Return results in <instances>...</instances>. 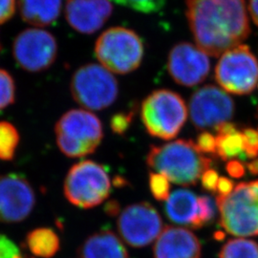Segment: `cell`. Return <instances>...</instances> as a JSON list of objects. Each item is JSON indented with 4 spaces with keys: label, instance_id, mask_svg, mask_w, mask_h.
Returning a JSON list of instances; mask_svg holds the SVG:
<instances>
[{
    "label": "cell",
    "instance_id": "d6986e66",
    "mask_svg": "<svg viewBox=\"0 0 258 258\" xmlns=\"http://www.w3.org/2000/svg\"><path fill=\"white\" fill-rule=\"evenodd\" d=\"M62 0H19L20 17L28 24L45 27L58 19Z\"/></svg>",
    "mask_w": 258,
    "mask_h": 258
},
{
    "label": "cell",
    "instance_id": "9a60e30c",
    "mask_svg": "<svg viewBox=\"0 0 258 258\" xmlns=\"http://www.w3.org/2000/svg\"><path fill=\"white\" fill-rule=\"evenodd\" d=\"M113 13L110 0H67L65 18L75 31L92 35L106 23Z\"/></svg>",
    "mask_w": 258,
    "mask_h": 258
},
{
    "label": "cell",
    "instance_id": "7c38bea8",
    "mask_svg": "<svg viewBox=\"0 0 258 258\" xmlns=\"http://www.w3.org/2000/svg\"><path fill=\"white\" fill-rule=\"evenodd\" d=\"M233 114L232 99L214 85H206L197 89L190 98V120L197 129H215L231 120Z\"/></svg>",
    "mask_w": 258,
    "mask_h": 258
},
{
    "label": "cell",
    "instance_id": "e0dca14e",
    "mask_svg": "<svg viewBox=\"0 0 258 258\" xmlns=\"http://www.w3.org/2000/svg\"><path fill=\"white\" fill-rule=\"evenodd\" d=\"M78 254L80 258H129L122 240L108 230L88 236L79 248Z\"/></svg>",
    "mask_w": 258,
    "mask_h": 258
},
{
    "label": "cell",
    "instance_id": "d590c367",
    "mask_svg": "<svg viewBox=\"0 0 258 258\" xmlns=\"http://www.w3.org/2000/svg\"><path fill=\"white\" fill-rule=\"evenodd\" d=\"M249 10L251 19L258 27V0H249Z\"/></svg>",
    "mask_w": 258,
    "mask_h": 258
},
{
    "label": "cell",
    "instance_id": "8992f818",
    "mask_svg": "<svg viewBox=\"0 0 258 258\" xmlns=\"http://www.w3.org/2000/svg\"><path fill=\"white\" fill-rule=\"evenodd\" d=\"M220 225L231 235H258V180L243 182L227 196L216 197Z\"/></svg>",
    "mask_w": 258,
    "mask_h": 258
},
{
    "label": "cell",
    "instance_id": "f546056e",
    "mask_svg": "<svg viewBox=\"0 0 258 258\" xmlns=\"http://www.w3.org/2000/svg\"><path fill=\"white\" fill-rule=\"evenodd\" d=\"M0 258H25V254L13 240L0 233Z\"/></svg>",
    "mask_w": 258,
    "mask_h": 258
},
{
    "label": "cell",
    "instance_id": "4fadbf2b",
    "mask_svg": "<svg viewBox=\"0 0 258 258\" xmlns=\"http://www.w3.org/2000/svg\"><path fill=\"white\" fill-rule=\"evenodd\" d=\"M37 203L33 185L16 173L0 175V223H19L33 212Z\"/></svg>",
    "mask_w": 258,
    "mask_h": 258
},
{
    "label": "cell",
    "instance_id": "83f0119b",
    "mask_svg": "<svg viewBox=\"0 0 258 258\" xmlns=\"http://www.w3.org/2000/svg\"><path fill=\"white\" fill-rule=\"evenodd\" d=\"M135 110L122 111L112 116L110 120L111 130L116 135H123L127 132L132 120L134 118Z\"/></svg>",
    "mask_w": 258,
    "mask_h": 258
},
{
    "label": "cell",
    "instance_id": "8fae6325",
    "mask_svg": "<svg viewBox=\"0 0 258 258\" xmlns=\"http://www.w3.org/2000/svg\"><path fill=\"white\" fill-rule=\"evenodd\" d=\"M120 237L132 248L147 247L163 231V220L156 209L148 202L125 207L117 220Z\"/></svg>",
    "mask_w": 258,
    "mask_h": 258
},
{
    "label": "cell",
    "instance_id": "8d00e7d4",
    "mask_svg": "<svg viewBox=\"0 0 258 258\" xmlns=\"http://www.w3.org/2000/svg\"><path fill=\"white\" fill-rule=\"evenodd\" d=\"M120 206L117 202H109L106 206V212L110 215H117L120 212Z\"/></svg>",
    "mask_w": 258,
    "mask_h": 258
},
{
    "label": "cell",
    "instance_id": "e575fe53",
    "mask_svg": "<svg viewBox=\"0 0 258 258\" xmlns=\"http://www.w3.org/2000/svg\"><path fill=\"white\" fill-rule=\"evenodd\" d=\"M234 186H235L234 182L232 180L227 177H220L217 184V188H216V191L218 194L217 196L229 195L233 190Z\"/></svg>",
    "mask_w": 258,
    "mask_h": 258
},
{
    "label": "cell",
    "instance_id": "7a4b0ae2",
    "mask_svg": "<svg viewBox=\"0 0 258 258\" xmlns=\"http://www.w3.org/2000/svg\"><path fill=\"white\" fill-rule=\"evenodd\" d=\"M146 162L148 167L176 184L194 185L211 168L212 160L204 156L191 140H176L164 145H152Z\"/></svg>",
    "mask_w": 258,
    "mask_h": 258
},
{
    "label": "cell",
    "instance_id": "f35d334b",
    "mask_svg": "<svg viewBox=\"0 0 258 258\" xmlns=\"http://www.w3.org/2000/svg\"><path fill=\"white\" fill-rule=\"evenodd\" d=\"M25 258H34V257H32V256H29V255H25Z\"/></svg>",
    "mask_w": 258,
    "mask_h": 258
},
{
    "label": "cell",
    "instance_id": "ac0fdd59",
    "mask_svg": "<svg viewBox=\"0 0 258 258\" xmlns=\"http://www.w3.org/2000/svg\"><path fill=\"white\" fill-rule=\"evenodd\" d=\"M167 218L177 225L198 230L199 202L191 190L180 188L169 194L165 206Z\"/></svg>",
    "mask_w": 258,
    "mask_h": 258
},
{
    "label": "cell",
    "instance_id": "74e56055",
    "mask_svg": "<svg viewBox=\"0 0 258 258\" xmlns=\"http://www.w3.org/2000/svg\"><path fill=\"white\" fill-rule=\"evenodd\" d=\"M246 167L248 168L249 173L252 175H258V158L253 159L251 162L248 163L246 165Z\"/></svg>",
    "mask_w": 258,
    "mask_h": 258
},
{
    "label": "cell",
    "instance_id": "2e32d148",
    "mask_svg": "<svg viewBox=\"0 0 258 258\" xmlns=\"http://www.w3.org/2000/svg\"><path fill=\"white\" fill-rule=\"evenodd\" d=\"M202 247L194 232L184 228L167 226L153 247L154 258H201Z\"/></svg>",
    "mask_w": 258,
    "mask_h": 258
},
{
    "label": "cell",
    "instance_id": "603a6c76",
    "mask_svg": "<svg viewBox=\"0 0 258 258\" xmlns=\"http://www.w3.org/2000/svg\"><path fill=\"white\" fill-rule=\"evenodd\" d=\"M219 258H258V244L243 238L230 240L223 246Z\"/></svg>",
    "mask_w": 258,
    "mask_h": 258
},
{
    "label": "cell",
    "instance_id": "4316f807",
    "mask_svg": "<svg viewBox=\"0 0 258 258\" xmlns=\"http://www.w3.org/2000/svg\"><path fill=\"white\" fill-rule=\"evenodd\" d=\"M199 202V217H198V229L203 228L213 220L217 208L216 201L208 195H202L198 197Z\"/></svg>",
    "mask_w": 258,
    "mask_h": 258
},
{
    "label": "cell",
    "instance_id": "6da1fadb",
    "mask_svg": "<svg viewBox=\"0 0 258 258\" xmlns=\"http://www.w3.org/2000/svg\"><path fill=\"white\" fill-rule=\"evenodd\" d=\"M186 18L198 48L219 56L249 37L245 0H186Z\"/></svg>",
    "mask_w": 258,
    "mask_h": 258
},
{
    "label": "cell",
    "instance_id": "d4e9b609",
    "mask_svg": "<svg viewBox=\"0 0 258 258\" xmlns=\"http://www.w3.org/2000/svg\"><path fill=\"white\" fill-rule=\"evenodd\" d=\"M118 5L142 14H156L164 9L166 0H112Z\"/></svg>",
    "mask_w": 258,
    "mask_h": 258
},
{
    "label": "cell",
    "instance_id": "5bb4252c",
    "mask_svg": "<svg viewBox=\"0 0 258 258\" xmlns=\"http://www.w3.org/2000/svg\"><path fill=\"white\" fill-rule=\"evenodd\" d=\"M166 66L173 81L185 87L203 83L211 70L208 55L188 42H180L171 48Z\"/></svg>",
    "mask_w": 258,
    "mask_h": 258
},
{
    "label": "cell",
    "instance_id": "ba28073f",
    "mask_svg": "<svg viewBox=\"0 0 258 258\" xmlns=\"http://www.w3.org/2000/svg\"><path fill=\"white\" fill-rule=\"evenodd\" d=\"M75 102L82 107L101 111L111 106L119 96V83L102 65L88 63L75 72L70 82Z\"/></svg>",
    "mask_w": 258,
    "mask_h": 258
},
{
    "label": "cell",
    "instance_id": "cb8c5ba5",
    "mask_svg": "<svg viewBox=\"0 0 258 258\" xmlns=\"http://www.w3.org/2000/svg\"><path fill=\"white\" fill-rule=\"evenodd\" d=\"M16 90V83L12 75L4 69H0V111L15 102Z\"/></svg>",
    "mask_w": 258,
    "mask_h": 258
},
{
    "label": "cell",
    "instance_id": "52a82bcc",
    "mask_svg": "<svg viewBox=\"0 0 258 258\" xmlns=\"http://www.w3.org/2000/svg\"><path fill=\"white\" fill-rule=\"evenodd\" d=\"M111 191V180L104 166L92 160L81 161L68 170L63 194L70 204L92 209L103 203Z\"/></svg>",
    "mask_w": 258,
    "mask_h": 258
},
{
    "label": "cell",
    "instance_id": "d6a6232c",
    "mask_svg": "<svg viewBox=\"0 0 258 258\" xmlns=\"http://www.w3.org/2000/svg\"><path fill=\"white\" fill-rule=\"evenodd\" d=\"M219 178L220 177L218 175L216 170L212 169V168L207 169L201 177V182H202L204 188L209 191H212V192H216Z\"/></svg>",
    "mask_w": 258,
    "mask_h": 258
},
{
    "label": "cell",
    "instance_id": "7402d4cb",
    "mask_svg": "<svg viewBox=\"0 0 258 258\" xmlns=\"http://www.w3.org/2000/svg\"><path fill=\"white\" fill-rule=\"evenodd\" d=\"M19 130L9 121H0V160L12 161L19 148Z\"/></svg>",
    "mask_w": 258,
    "mask_h": 258
},
{
    "label": "cell",
    "instance_id": "f1b7e54d",
    "mask_svg": "<svg viewBox=\"0 0 258 258\" xmlns=\"http://www.w3.org/2000/svg\"><path fill=\"white\" fill-rule=\"evenodd\" d=\"M241 131L244 136L245 153L247 159H256L258 158V130L247 127Z\"/></svg>",
    "mask_w": 258,
    "mask_h": 258
},
{
    "label": "cell",
    "instance_id": "4dcf8cb0",
    "mask_svg": "<svg viewBox=\"0 0 258 258\" xmlns=\"http://www.w3.org/2000/svg\"><path fill=\"white\" fill-rule=\"evenodd\" d=\"M196 146L202 153L216 154V137L210 132H202L196 139Z\"/></svg>",
    "mask_w": 258,
    "mask_h": 258
},
{
    "label": "cell",
    "instance_id": "836d02e7",
    "mask_svg": "<svg viewBox=\"0 0 258 258\" xmlns=\"http://www.w3.org/2000/svg\"><path fill=\"white\" fill-rule=\"evenodd\" d=\"M226 170L232 178L240 179L246 173V166L240 161L231 160L226 165Z\"/></svg>",
    "mask_w": 258,
    "mask_h": 258
},
{
    "label": "cell",
    "instance_id": "9c48e42d",
    "mask_svg": "<svg viewBox=\"0 0 258 258\" xmlns=\"http://www.w3.org/2000/svg\"><path fill=\"white\" fill-rule=\"evenodd\" d=\"M215 79L227 92L249 95L257 85V58L247 45L234 47L221 55L215 68Z\"/></svg>",
    "mask_w": 258,
    "mask_h": 258
},
{
    "label": "cell",
    "instance_id": "44dd1931",
    "mask_svg": "<svg viewBox=\"0 0 258 258\" xmlns=\"http://www.w3.org/2000/svg\"><path fill=\"white\" fill-rule=\"evenodd\" d=\"M216 155L223 161L248 160L245 153L244 136L242 131L237 129L227 134H218L216 136Z\"/></svg>",
    "mask_w": 258,
    "mask_h": 258
},
{
    "label": "cell",
    "instance_id": "484cf974",
    "mask_svg": "<svg viewBox=\"0 0 258 258\" xmlns=\"http://www.w3.org/2000/svg\"><path fill=\"white\" fill-rule=\"evenodd\" d=\"M148 184L150 192L157 201L163 202L167 200L170 194V181L166 176L152 171L148 176Z\"/></svg>",
    "mask_w": 258,
    "mask_h": 258
},
{
    "label": "cell",
    "instance_id": "1f68e13d",
    "mask_svg": "<svg viewBox=\"0 0 258 258\" xmlns=\"http://www.w3.org/2000/svg\"><path fill=\"white\" fill-rule=\"evenodd\" d=\"M17 10L16 0H0V25L13 18Z\"/></svg>",
    "mask_w": 258,
    "mask_h": 258
},
{
    "label": "cell",
    "instance_id": "ffe728a7",
    "mask_svg": "<svg viewBox=\"0 0 258 258\" xmlns=\"http://www.w3.org/2000/svg\"><path fill=\"white\" fill-rule=\"evenodd\" d=\"M24 243L31 253L37 257H54L60 249V239L50 228H37L29 231Z\"/></svg>",
    "mask_w": 258,
    "mask_h": 258
},
{
    "label": "cell",
    "instance_id": "3957f363",
    "mask_svg": "<svg viewBox=\"0 0 258 258\" xmlns=\"http://www.w3.org/2000/svg\"><path fill=\"white\" fill-rule=\"evenodd\" d=\"M55 133L57 147L69 158L93 154L103 138L102 121L94 113L84 109L64 113L55 123Z\"/></svg>",
    "mask_w": 258,
    "mask_h": 258
},
{
    "label": "cell",
    "instance_id": "30bf717a",
    "mask_svg": "<svg viewBox=\"0 0 258 258\" xmlns=\"http://www.w3.org/2000/svg\"><path fill=\"white\" fill-rule=\"evenodd\" d=\"M55 37L46 30L30 28L14 40L13 55L20 68L29 73H39L50 68L57 56Z\"/></svg>",
    "mask_w": 258,
    "mask_h": 258
},
{
    "label": "cell",
    "instance_id": "5b68a950",
    "mask_svg": "<svg viewBox=\"0 0 258 258\" xmlns=\"http://www.w3.org/2000/svg\"><path fill=\"white\" fill-rule=\"evenodd\" d=\"M95 55L111 73L130 74L142 64L145 45L135 31L119 26L109 28L97 39Z\"/></svg>",
    "mask_w": 258,
    "mask_h": 258
},
{
    "label": "cell",
    "instance_id": "277c9868",
    "mask_svg": "<svg viewBox=\"0 0 258 258\" xmlns=\"http://www.w3.org/2000/svg\"><path fill=\"white\" fill-rule=\"evenodd\" d=\"M141 120L148 134L161 140L175 138L187 119V108L178 93L158 89L141 105Z\"/></svg>",
    "mask_w": 258,
    "mask_h": 258
}]
</instances>
